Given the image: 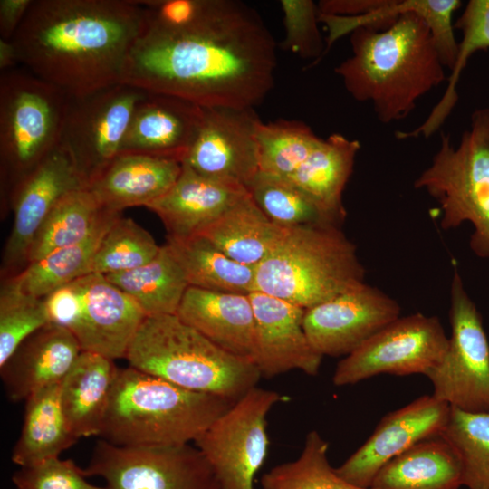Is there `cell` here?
<instances>
[{
  "label": "cell",
  "mask_w": 489,
  "mask_h": 489,
  "mask_svg": "<svg viewBox=\"0 0 489 489\" xmlns=\"http://www.w3.org/2000/svg\"><path fill=\"white\" fill-rule=\"evenodd\" d=\"M19 65L15 46L12 40L0 39V71L13 70Z\"/></svg>",
  "instance_id": "cell-46"
},
{
  "label": "cell",
  "mask_w": 489,
  "mask_h": 489,
  "mask_svg": "<svg viewBox=\"0 0 489 489\" xmlns=\"http://www.w3.org/2000/svg\"><path fill=\"white\" fill-rule=\"evenodd\" d=\"M283 399L277 391L255 387L195 440L220 489H254L267 455V416Z\"/></svg>",
  "instance_id": "cell-10"
},
{
  "label": "cell",
  "mask_w": 489,
  "mask_h": 489,
  "mask_svg": "<svg viewBox=\"0 0 489 489\" xmlns=\"http://www.w3.org/2000/svg\"><path fill=\"white\" fill-rule=\"evenodd\" d=\"M249 296L254 314V363L261 376L273 378L293 369L316 376L322 356L304 331L305 309L256 290Z\"/></svg>",
  "instance_id": "cell-19"
},
{
  "label": "cell",
  "mask_w": 489,
  "mask_h": 489,
  "mask_svg": "<svg viewBox=\"0 0 489 489\" xmlns=\"http://www.w3.org/2000/svg\"><path fill=\"white\" fill-rule=\"evenodd\" d=\"M203 108L184 99L147 92L136 104L120 153L183 161L198 131Z\"/></svg>",
  "instance_id": "cell-20"
},
{
  "label": "cell",
  "mask_w": 489,
  "mask_h": 489,
  "mask_svg": "<svg viewBox=\"0 0 489 489\" xmlns=\"http://www.w3.org/2000/svg\"><path fill=\"white\" fill-rule=\"evenodd\" d=\"M449 338L436 316L398 317L336 366L332 383L353 385L379 374L427 375L444 359Z\"/></svg>",
  "instance_id": "cell-12"
},
{
  "label": "cell",
  "mask_w": 489,
  "mask_h": 489,
  "mask_svg": "<svg viewBox=\"0 0 489 489\" xmlns=\"http://www.w3.org/2000/svg\"><path fill=\"white\" fill-rule=\"evenodd\" d=\"M83 473L101 477L108 489H220L210 465L190 444L120 446L101 439Z\"/></svg>",
  "instance_id": "cell-11"
},
{
  "label": "cell",
  "mask_w": 489,
  "mask_h": 489,
  "mask_svg": "<svg viewBox=\"0 0 489 489\" xmlns=\"http://www.w3.org/2000/svg\"><path fill=\"white\" fill-rule=\"evenodd\" d=\"M276 45L260 14L235 0H202L187 26L144 30L121 83L202 108L254 109L273 89Z\"/></svg>",
  "instance_id": "cell-1"
},
{
  "label": "cell",
  "mask_w": 489,
  "mask_h": 489,
  "mask_svg": "<svg viewBox=\"0 0 489 489\" xmlns=\"http://www.w3.org/2000/svg\"><path fill=\"white\" fill-rule=\"evenodd\" d=\"M144 27L139 1L33 0L12 41L21 67L77 98L120 83Z\"/></svg>",
  "instance_id": "cell-2"
},
{
  "label": "cell",
  "mask_w": 489,
  "mask_h": 489,
  "mask_svg": "<svg viewBox=\"0 0 489 489\" xmlns=\"http://www.w3.org/2000/svg\"><path fill=\"white\" fill-rule=\"evenodd\" d=\"M247 190L259 209L280 227L335 225L312 197L287 178L259 171Z\"/></svg>",
  "instance_id": "cell-34"
},
{
  "label": "cell",
  "mask_w": 489,
  "mask_h": 489,
  "mask_svg": "<svg viewBox=\"0 0 489 489\" xmlns=\"http://www.w3.org/2000/svg\"><path fill=\"white\" fill-rule=\"evenodd\" d=\"M285 34L281 46L302 58L323 57V43L318 28L317 5L312 0H282L280 2Z\"/></svg>",
  "instance_id": "cell-41"
},
{
  "label": "cell",
  "mask_w": 489,
  "mask_h": 489,
  "mask_svg": "<svg viewBox=\"0 0 489 489\" xmlns=\"http://www.w3.org/2000/svg\"><path fill=\"white\" fill-rule=\"evenodd\" d=\"M86 477L72 460L53 457L19 467L12 482L16 489H108L89 483Z\"/></svg>",
  "instance_id": "cell-42"
},
{
  "label": "cell",
  "mask_w": 489,
  "mask_h": 489,
  "mask_svg": "<svg viewBox=\"0 0 489 489\" xmlns=\"http://www.w3.org/2000/svg\"><path fill=\"white\" fill-rule=\"evenodd\" d=\"M451 407L433 395L418 397L407 406L388 413L366 442L337 473L350 484L369 489L379 470L417 443L440 436Z\"/></svg>",
  "instance_id": "cell-16"
},
{
  "label": "cell",
  "mask_w": 489,
  "mask_h": 489,
  "mask_svg": "<svg viewBox=\"0 0 489 489\" xmlns=\"http://www.w3.org/2000/svg\"><path fill=\"white\" fill-rule=\"evenodd\" d=\"M82 351L70 331L52 324L41 328L0 367L9 399L26 400L43 388L60 384Z\"/></svg>",
  "instance_id": "cell-22"
},
{
  "label": "cell",
  "mask_w": 489,
  "mask_h": 489,
  "mask_svg": "<svg viewBox=\"0 0 489 489\" xmlns=\"http://www.w3.org/2000/svg\"><path fill=\"white\" fill-rule=\"evenodd\" d=\"M32 3L33 0L0 1V39H13Z\"/></svg>",
  "instance_id": "cell-45"
},
{
  "label": "cell",
  "mask_w": 489,
  "mask_h": 489,
  "mask_svg": "<svg viewBox=\"0 0 489 489\" xmlns=\"http://www.w3.org/2000/svg\"><path fill=\"white\" fill-rule=\"evenodd\" d=\"M454 27L462 32L456 59L447 78L446 89L420 129L433 135L448 118L458 101L457 83L468 59L477 51L489 48V0H470Z\"/></svg>",
  "instance_id": "cell-37"
},
{
  "label": "cell",
  "mask_w": 489,
  "mask_h": 489,
  "mask_svg": "<svg viewBox=\"0 0 489 489\" xmlns=\"http://www.w3.org/2000/svg\"><path fill=\"white\" fill-rule=\"evenodd\" d=\"M355 244L340 226L286 228L255 267V290L309 309L365 283Z\"/></svg>",
  "instance_id": "cell-6"
},
{
  "label": "cell",
  "mask_w": 489,
  "mask_h": 489,
  "mask_svg": "<svg viewBox=\"0 0 489 489\" xmlns=\"http://www.w3.org/2000/svg\"><path fill=\"white\" fill-rule=\"evenodd\" d=\"M182 170V161L173 158L120 153L88 185L100 206L108 211L144 206L164 196Z\"/></svg>",
  "instance_id": "cell-23"
},
{
  "label": "cell",
  "mask_w": 489,
  "mask_h": 489,
  "mask_svg": "<svg viewBox=\"0 0 489 489\" xmlns=\"http://www.w3.org/2000/svg\"><path fill=\"white\" fill-rule=\"evenodd\" d=\"M84 187L87 180L60 144L14 187V217L4 251L5 269L26 265L30 244L46 216L64 196Z\"/></svg>",
  "instance_id": "cell-17"
},
{
  "label": "cell",
  "mask_w": 489,
  "mask_h": 489,
  "mask_svg": "<svg viewBox=\"0 0 489 489\" xmlns=\"http://www.w3.org/2000/svg\"><path fill=\"white\" fill-rule=\"evenodd\" d=\"M233 404L130 366L119 368L100 436L120 446L189 444Z\"/></svg>",
  "instance_id": "cell-4"
},
{
  "label": "cell",
  "mask_w": 489,
  "mask_h": 489,
  "mask_svg": "<svg viewBox=\"0 0 489 489\" xmlns=\"http://www.w3.org/2000/svg\"><path fill=\"white\" fill-rule=\"evenodd\" d=\"M414 187L427 191L439 204L444 230L472 223L470 247L477 256L489 258L488 108L472 113L470 128L456 147L449 133L441 132L439 148Z\"/></svg>",
  "instance_id": "cell-7"
},
{
  "label": "cell",
  "mask_w": 489,
  "mask_h": 489,
  "mask_svg": "<svg viewBox=\"0 0 489 489\" xmlns=\"http://www.w3.org/2000/svg\"><path fill=\"white\" fill-rule=\"evenodd\" d=\"M47 324L43 299L23 292L6 280L0 292V367L24 340Z\"/></svg>",
  "instance_id": "cell-40"
},
{
  "label": "cell",
  "mask_w": 489,
  "mask_h": 489,
  "mask_svg": "<svg viewBox=\"0 0 489 489\" xmlns=\"http://www.w3.org/2000/svg\"><path fill=\"white\" fill-rule=\"evenodd\" d=\"M160 248L134 220L119 216L101 240L91 273L106 275L136 269L150 262Z\"/></svg>",
  "instance_id": "cell-39"
},
{
  "label": "cell",
  "mask_w": 489,
  "mask_h": 489,
  "mask_svg": "<svg viewBox=\"0 0 489 489\" xmlns=\"http://www.w3.org/2000/svg\"><path fill=\"white\" fill-rule=\"evenodd\" d=\"M106 212L88 187L67 194L55 205L34 235L26 264L83 241L97 228Z\"/></svg>",
  "instance_id": "cell-33"
},
{
  "label": "cell",
  "mask_w": 489,
  "mask_h": 489,
  "mask_svg": "<svg viewBox=\"0 0 489 489\" xmlns=\"http://www.w3.org/2000/svg\"><path fill=\"white\" fill-rule=\"evenodd\" d=\"M118 370L113 360L82 351L61 382L63 413L78 439L100 436Z\"/></svg>",
  "instance_id": "cell-25"
},
{
  "label": "cell",
  "mask_w": 489,
  "mask_h": 489,
  "mask_svg": "<svg viewBox=\"0 0 489 489\" xmlns=\"http://www.w3.org/2000/svg\"><path fill=\"white\" fill-rule=\"evenodd\" d=\"M176 315L222 350L254 362V314L249 294L189 286Z\"/></svg>",
  "instance_id": "cell-24"
},
{
  "label": "cell",
  "mask_w": 489,
  "mask_h": 489,
  "mask_svg": "<svg viewBox=\"0 0 489 489\" xmlns=\"http://www.w3.org/2000/svg\"><path fill=\"white\" fill-rule=\"evenodd\" d=\"M248 195L244 187L203 176L182 163L172 187L147 207L161 219L168 238L186 239L200 235Z\"/></svg>",
  "instance_id": "cell-21"
},
{
  "label": "cell",
  "mask_w": 489,
  "mask_h": 489,
  "mask_svg": "<svg viewBox=\"0 0 489 489\" xmlns=\"http://www.w3.org/2000/svg\"><path fill=\"white\" fill-rule=\"evenodd\" d=\"M285 229L268 219L249 194L198 235L231 259L256 267L272 253Z\"/></svg>",
  "instance_id": "cell-28"
},
{
  "label": "cell",
  "mask_w": 489,
  "mask_h": 489,
  "mask_svg": "<svg viewBox=\"0 0 489 489\" xmlns=\"http://www.w3.org/2000/svg\"><path fill=\"white\" fill-rule=\"evenodd\" d=\"M167 244L182 266L189 286L244 294L255 291V267L231 259L202 235L168 238Z\"/></svg>",
  "instance_id": "cell-32"
},
{
  "label": "cell",
  "mask_w": 489,
  "mask_h": 489,
  "mask_svg": "<svg viewBox=\"0 0 489 489\" xmlns=\"http://www.w3.org/2000/svg\"><path fill=\"white\" fill-rule=\"evenodd\" d=\"M441 436L460 459L463 486L489 489V413H469L451 407Z\"/></svg>",
  "instance_id": "cell-38"
},
{
  "label": "cell",
  "mask_w": 489,
  "mask_h": 489,
  "mask_svg": "<svg viewBox=\"0 0 489 489\" xmlns=\"http://www.w3.org/2000/svg\"><path fill=\"white\" fill-rule=\"evenodd\" d=\"M398 302L366 283L305 310L303 328L322 357H346L400 317Z\"/></svg>",
  "instance_id": "cell-14"
},
{
  "label": "cell",
  "mask_w": 489,
  "mask_h": 489,
  "mask_svg": "<svg viewBox=\"0 0 489 489\" xmlns=\"http://www.w3.org/2000/svg\"><path fill=\"white\" fill-rule=\"evenodd\" d=\"M146 93L120 82L69 98L59 144L88 185L120 154L134 108Z\"/></svg>",
  "instance_id": "cell-13"
},
{
  "label": "cell",
  "mask_w": 489,
  "mask_h": 489,
  "mask_svg": "<svg viewBox=\"0 0 489 489\" xmlns=\"http://www.w3.org/2000/svg\"><path fill=\"white\" fill-rule=\"evenodd\" d=\"M254 109L203 108L197 136L182 163L194 171L247 188L259 172Z\"/></svg>",
  "instance_id": "cell-15"
},
{
  "label": "cell",
  "mask_w": 489,
  "mask_h": 489,
  "mask_svg": "<svg viewBox=\"0 0 489 489\" xmlns=\"http://www.w3.org/2000/svg\"><path fill=\"white\" fill-rule=\"evenodd\" d=\"M460 459L440 435L422 440L385 464L369 489H459Z\"/></svg>",
  "instance_id": "cell-27"
},
{
  "label": "cell",
  "mask_w": 489,
  "mask_h": 489,
  "mask_svg": "<svg viewBox=\"0 0 489 489\" xmlns=\"http://www.w3.org/2000/svg\"><path fill=\"white\" fill-rule=\"evenodd\" d=\"M49 324L72 331L80 312V295L72 283L43 298Z\"/></svg>",
  "instance_id": "cell-43"
},
{
  "label": "cell",
  "mask_w": 489,
  "mask_h": 489,
  "mask_svg": "<svg viewBox=\"0 0 489 489\" xmlns=\"http://www.w3.org/2000/svg\"><path fill=\"white\" fill-rule=\"evenodd\" d=\"M60 384L43 388L24 400L21 435L11 455L19 467L59 457L79 440L63 413Z\"/></svg>",
  "instance_id": "cell-29"
},
{
  "label": "cell",
  "mask_w": 489,
  "mask_h": 489,
  "mask_svg": "<svg viewBox=\"0 0 489 489\" xmlns=\"http://www.w3.org/2000/svg\"><path fill=\"white\" fill-rule=\"evenodd\" d=\"M488 109H489V107H488Z\"/></svg>",
  "instance_id": "cell-47"
},
{
  "label": "cell",
  "mask_w": 489,
  "mask_h": 489,
  "mask_svg": "<svg viewBox=\"0 0 489 489\" xmlns=\"http://www.w3.org/2000/svg\"><path fill=\"white\" fill-rule=\"evenodd\" d=\"M433 7L434 0H411L409 10L389 28L350 33L351 55L334 71L355 101L372 104L381 123L407 118L420 98L447 80L423 20Z\"/></svg>",
  "instance_id": "cell-3"
},
{
  "label": "cell",
  "mask_w": 489,
  "mask_h": 489,
  "mask_svg": "<svg viewBox=\"0 0 489 489\" xmlns=\"http://www.w3.org/2000/svg\"><path fill=\"white\" fill-rule=\"evenodd\" d=\"M387 0H323L317 4L318 13L326 15L355 17L382 7Z\"/></svg>",
  "instance_id": "cell-44"
},
{
  "label": "cell",
  "mask_w": 489,
  "mask_h": 489,
  "mask_svg": "<svg viewBox=\"0 0 489 489\" xmlns=\"http://www.w3.org/2000/svg\"><path fill=\"white\" fill-rule=\"evenodd\" d=\"M329 445L316 431L305 437L300 455L277 465L261 479V489H362L344 480L328 459Z\"/></svg>",
  "instance_id": "cell-36"
},
{
  "label": "cell",
  "mask_w": 489,
  "mask_h": 489,
  "mask_svg": "<svg viewBox=\"0 0 489 489\" xmlns=\"http://www.w3.org/2000/svg\"><path fill=\"white\" fill-rule=\"evenodd\" d=\"M125 359L144 373L234 403L262 377L254 362L222 350L176 314L147 316Z\"/></svg>",
  "instance_id": "cell-5"
},
{
  "label": "cell",
  "mask_w": 489,
  "mask_h": 489,
  "mask_svg": "<svg viewBox=\"0 0 489 489\" xmlns=\"http://www.w3.org/2000/svg\"><path fill=\"white\" fill-rule=\"evenodd\" d=\"M69 98L21 66L1 72L0 157L11 191L59 145Z\"/></svg>",
  "instance_id": "cell-8"
},
{
  "label": "cell",
  "mask_w": 489,
  "mask_h": 489,
  "mask_svg": "<svg viewBox=\"0 0 489 489\" xmlns=\"http://www.w3.org/2000/svg\"><path fill=\"white\" fill-rule=\"evenodd\" d=\"M360 149L359 140L333 133L321 139L307 159L287 178L312 197L337 226H340L347 216L342 194Z\"/></svg>",
  "instance_id": "cell-26"
},
{
  "label": "cell",
  "mask_w": 489,
  "mask_h": 489,
  "mask_svg": "<svg viewBox=\"0 0 489 489\" xmlns=\"http://www.w3.org/2000/svg\"><path fill=\"white\" fill-rule=\"evenodd\" d=\"M119 216V212L107 210L102 221L86 239L27 264L8 280L23 292L43 299L54 290L91 273L101 240Z\"/></svg>",
  "instance_id": "cell-31"
},
{
  "label": "cell",
  "mask_w": 489,
  "mask_h": 489,
  "mask_svg": "<svg viewBox=\"0 0 489 489\" xmlns=\"http://www.w3.org/2000/svg\"><path fill=\"white\" fill-rule=\"evenodd\" d=\"M321 140L299 120L259 122L256 129L259 171L290 177L307 159Z\"/></svg>",
  "instance_id": "cell-35"
},
{
  "label": "cell",
  "mask_w": 489,
  "mask_h": 489,
  "mask_svg": "<svg viewBox=\"0 0 489 489\" xmlns=\"http://www.w3.org/2000/svg\"><path fill=\"white\" fill-rule=\"evenodd\" d=\"M80 295V312L71 332L82 351L110 360L125 358L147 317L139 305L104 275L89 273L72 282Z\"/></svg>",
  "instance_id": "cell-18"
},
{
  "label": "cell",
  "mask_w": 489,
  "mask_h": 489,
  "mask_svg": "<svg viewBox=\"0 0 489 489\" xmlns=\"http://www.w3.org/2000/svg\"><path fill=\"white\" fill-rule=\"evenodd\" d=\"M451 337L442 361L426 377L433 396L469 413H489V343L482 316L455 269L450 288Z\"/></svg>",
  "instance_id": "cell-9"
},
{
  "label": "cell",
  "mask_w": 489,
  "mask_h": 489,
  "mask_svg": "<svg viewBox=\"0 0 489 489\" xmlns=\"http://www.w3.org/2000/svg\"><path fill=\"white\" fill-rule=\"evenodd\" d=\"M104 276L129 295L147 316L177 314L189 287L182 266L167 244L148 264Z\"/></svg>",
  "instance_id": "cell-30"
}]
</instances>
